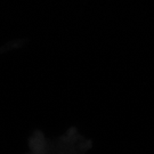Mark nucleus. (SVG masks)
Returning a JSON list of instances; mask_svg holds the SVG:
<instances>
[{"mask_svg": "<svg viewBox=\"0 0 154 154\" xmlns=\"http://www.w3.org/2000/svg\"><path fill=\"white\" fill-rule=\"evenodd\" d=\"M72 154H75V153H72Z\"/></svg>", "mask_w": 154, "mask_h": 154, "instance_id": "1", "label": "nucleus"}]
</instances>
